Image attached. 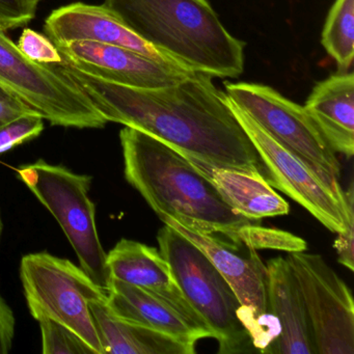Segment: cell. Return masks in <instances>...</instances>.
Returning a JSON list of instances; mask_svg holds the SVG:
<instances>
[{
  "label": "cell",
  "mask_w": 354,
  "mask_h": 354,
  "mask_svg": "<svg viewBox=\"0 0 354 354\" xmlns=\"http://www.w3.org/2000/svg\"><path fill=\"white\" fill-rule=\"evenodd\" d=\"M20 277L32 317L42 314L63 323L97 354H104L90 304L107 297V293L82 267L48 252H37L22 258Z\"/></svg>",
  "instance_id": "obj_7"
},
{
  "label": "cell",
  "mask_w": 354,
  "mask_h": 354,
  "mask_svg": "<svg viewBox=\"0 0 354 354\" xmlns=\"http://www.w3.org/2000/svg\"><path fill=\"white\" fill-rule=\"evenodd\" d=\"M337 250V260L350 271L354 270V225L344 233L337 234V238L333 243Z\"/></svg>",
  "instance_id": "obj_28"
},
{
  "label": "cell",
  "mask_w": 354,
  "mask_h": 354,
  "mask_svg": "<svg viewBox=\"0 0 354 354\" xmlns=\"http://www.w3.org/2000/svg\"><path fill=\"white\" fill-rule=\"evenodd\" d=\"M230 104L254 144L273 188L281 190L306 209L333 233H344L354 225L352 182L345 192L347 202L339 200L304 161L273 140L243 109L231 100Z\"/></svg>",
  "instance_id": "obj_9"
},
{
  "label": "cell",
  "mask_w": 354,
  "mask_h": 354,
  "mask_svg": "<svg viewBox=\"0 0 354 354\" xmlns=\"http://www.w3.org/2000/svg\"><path fill=\"white\" fill-rule=\"evenodd\" d=\"M32 3H34L35 6H37L38 7V3H40L41 0H30Z\"/></svg>",
  "instance_id": "obj_30"
},
{
  "label": "cell",
  "mask_w": 354,
  "mask_h": 354,
  "mask_svg": "<svg viewBox=\"0 0 354 354\" xmlns=\"http://www.w3.org/2000/svg\"><path fill=\"white\" fill-rule=\"evenodd\" d=\"M44 30L55 45L82 41L113 45L129 49L159 63L184 69L134 34L104 6L76 3L59 8L47 17Z\"/></svg>",
  "instance_id": "obj_14"
},
{
  "label": "cell",
  "mask_w": 354,
  "mask_h": 354,
  "mask_svg": "<svg viewBox=\"0 0 354 354\" xmlns=\"http://www.w3.org/2000/svg\"><path fill=\"white\" fill-rule=\"evenodd\" d=\"M17 46L24 55L37 63L53 65L63 62V57L55 43L48 37L30 28H24Z\"/></svg>",
  "instance_id": "obj_24"
},
{
  "label": "cell",
  "mask_w": 354,
  "mask_h": 354,
  "mask_svg": "<svg viewBox=\"0 0 354 354\" xmlns=\"http://www.w3.org/2000/svg\"><path fill=\"white\" fill-rule=\"evenodd\" d=\"M159 218L202 250L225 277L239 300L238 317L252 335L261 317L269 313L267 267L257 250L248 248V254H243L238 250L240 245L227 243L215 234L190 229L165 215Z\"/></svg>",
  "instance_id": "obj_11"
},
{
  "label": "cell",
  "mask_w": 354,
  "mask_h": 354,
  "mask_svg": "<svg viewBox=\"0 0 354 354\" xmlns=\"http://www.w3.org/2000/svg\"><path fill=\"white\" fill-rule=\"evenodd\" d=\"M15 333V318L7 302L0 297V354H7L11 349Z\"/></svg>",
  "instance_id": "obj_27"
},
{
  "label": "cell",
  "mask_w": 354,
  "mask_h": 354,
  "mask_svg": "<svg viewBox=\"0 0 354 354\" xmlns=\"http://www.w3.org/2000/svg\"><path fill=\"white\" fill-rule=\"evenodd\" d=\"M36 10L30 0H0V28L7 32L26 26L34 19Z\"/></svg>",
  "instance_id": "obj_25"
},
{
  "label": "cell",
  "mask_w": 354,
  "mask_h": 354,
  "mask_svg": "<svg viewBox=\"0 0 354 354\" xmlns=\"http://www.w3.org/2000/svg\"><path fill=\"white\" fill-rule=\"evenodd\" d=\"M32 113L37 111L21 99L0 86V128L21 115Z\"/></svg>",
  "instance_id": "obj_26"
},
{
  "label": "cell",
  "mask_w": 354,
  "mask_h": 354,
  "mask_svg": "<svg viewBox=\"0 0 354 354\" xmlns=\"http://www.w3.org/2000/svg\"><path fill=\"white\" fill-rule=\"evenodd\" d=\"M72 80L107 122L150 134L183 154L217 167L268 174L252 140L213 76L194 72L165 88L119 86L80 71L67 62L53 64Z\"/></svg>",
  "instance_id": "obj_1"
},
{
  "label": "cell",
  "mask_w": 354,
  "mask_h": 354,
  "mask_svg": "<svg viewBox=\"0 0 354 354\" xmlns=\"http://www.w3.org/2000/svg\"><path fill=\"white\" fill-rule=\"evenodd\" d=\"M157 242L186 299L218 342L219 353L256 351L238 317L237 296L204 252L167 225L159 230Z\"/></svg>",
  "instance_id": "obj_4"
},
{
  "label": "cell",
  "mask_w": 354,
  "mask_h": 354,
  "mask_svg": "<svg viewBox=\"0 0 354 354\" xmlns=\"http://www.w3.org/2000/svg\"><path fill=\"white\" fill-rule=\"evenodd\" d=\"M44 130V118L38 113L21 115L0 128V154L38 138Z\"/></svg>",
  "instance_id": "obj_23"
},
{
  "label": "cell",
  "mask_w": 354,
  "mask_h": 354,
  "mask_svg": "<svg viewBox=\"0 0 354 354\" xmlns=\"http://www.w3.org/2000/svg\"><path fill=\"white\" fill-rule=\"evenodd\" d=\"M90 310L104 354L196 353V345L115 316L107 306V297L93 300Z\"/></svg>",
  "instance_id": "obj_19"
},
{
  "label": "cell",
  "mask_w": 354,
  "mask_h": 354,
  "mask_svg": "<svg viewBox=\"0 0 354 354\" xmlns=\"http://www.w3.org/2000/svg\"><path fill=\"white\" fill-rule=\"evenodd\" d=\"M17 173L57 218L77 254L82 270L107 293L111 277L107 254L97 232L95 205L88 196L92 177L43 160L20 167Z\"/></svg>",
  "instance_id": "obj_5"
},
{
  "label": "cell",
  "mask_w": 354,
  "mask_h": 354,
  "mask_svg": "<svg viewBox=\"0 0 354 354\" xmlns=\"http://www.w3.org/2000/svg\"><path fill=\"white\" fill-rule=\"evenodd\" d=\"M233 243L252 250H277L283 252H304L306 242L301 238L281 230L261 227L259 223L241 227L229 238Z\"/></svg>",
  "instance_id": "obj_21"
},
{
  "label": "cell",
  "mask_w": 354,
  "mask_h": 354,
  "mask_svg": "<svg viewBox=\"0 0 354 354\" xmlns=\"http://www.w3.org/2000/svg\"><path fill=\"white\" fill-rule=\"evenodd\" d=\"M316 354H354V302L345 281L320 254L289 252Z\"/></svg>",
  "instance_id": "obj_10"
},
{
  "label": "cell",
  "mask_w": 354,
  "mask_h": 354,
  "mask_svg": "<svg viewBox=\"0 0 354 354\" xmlns=\"http://www.w3.org/2000/svg\"><path fill=\"white\" fill-rule=\"evenodd\" d=\"M183 155L214 185L223 201L246 218L258 221L265 217L281 216L290 212L289 204L262 176L217 167L190 155Z\"/></svg>",
  "instance_id": "obj_17"
},
{
  "label": "cell",
  "mask_w": 354,
  "mask_h": 354,
  "mask_svg": "<svg viewBox=\"0 0 354 354\" xmlns=\"http://www.w3.org/2000/svg\"><path fill=\"white\" fill-rule=\"evenodd\" d=\"M227 96L243 109L273 140L304 161L341 201V163L304 106L264 84L225 82Z\"/></svg>",
  "instance_id": "obj_6"
},
{
  "label": "cell",
  "mask_w": 354,
  "mask_h": 354,
  "mask_svg": "<svg viewBox=\"0 0 354 354\" xmlns=\"http://www.w3.org/2000/svg\"><path fill=\"white\" fill-rule=\"evenodd\" d=\"M304 109L335 153L353 156V73L341 72L317 84Z\"/></svg>",
  "instance_id": "obj_16"
},
{
  "label": "cell",
  "mask_w": 354,
  "mask_h": 354,
  "mask_svg": "<svg viewBox=\"0 0 354 354\" xmlns=\"http://www.w3.org/2000/svg\"><path fill=\"white\" fill-rule=\"evenodd\" d=\"M55 46L64 61L80 71L129 88L145 90L165 88L182 82L194 73L113 45L82 41Z\"/></svg>",
  "instance_id": "obj_12"
},
{
  "label": "cell",
  "mask_w": 354,
  "mask_h": 354,
  "mask_svg": "<svg viewBox=\"0 0 354 354\" xmlns=\"http://www.w3.org/2000/svg\"><path fill=\"white\" fill-rule=\"evenodd\" d=\"M129 30L184 69L236 78L245 43L232 36L207 0H105Z\"/></svg>",
  "instance_id": "obj_3"
},
{
  "label": "cell",
  "mask_w": 354,
  "mask_h": 354,
  "mask_svg": "<svg viewBox=\"0 0 354 354\" xmlns=\"http://www.w3.org/2000/svg\"><path fill=\"white\" fill-rule=\"evenodd\" d=\"M0 86L44 120L63 127L103 128L109 122L86 95L55 65L28 59L0 28Z\"/></svg>",
  "instance_id": "obj_8"
},
{
  "label": "cell",
  "mask_w": 354,
  "mask_h": 354,
  "mask_svg": "<svg viewBox=\"0 0 354 354\" xmlns=\"http://www.w3.org/2000/svg\"><path fill=\"white\" fill-rule=\"evenodd\" d=\"M322 45L339 71L346 72L351 67L354 59V0H335L325 22Z\"/></svg>",
  "instance_id": "obj_20"
},
{
  "label": "cell",
  "mask_w": 354,
  "mask_h": 354,
  "mask_svg": "<svg viewBox=\"0 0 354 354\" xmlns=\"http://www.w3.org/2000/svg\"><path fill=\"white\" fill-rule=\"evenodd\" d=\"M124 174L156 215L230 238L254 221L236 212L179 151L136 128L120 132Z\"/></svg>",
  "instance_id": "obj_2"
},
{
  "label": "cell",
  "mask_w": 354,
  "mask_h": 354,
  "mask_svg": "<svg viewBox=\"0 0 354 354\" xmlns=\"http://www.w3.org/2000/svg\"><path fill=\"white\" fill-rule=\"evenodd\" d=\"M107 306L123 320L165 333L190 345H196L200 339L208 337L162 300L119 279H111L107 291Z\"/></svg>",
  "instance_id": "obj_18"
},
{
  "label": "cell",
  "mask_w": 354,
  "mask_h": 354,
  "mask_svg": "<svg viewBox=\"0 0 354 354\" xmlns=\"http://www.w3.org/2000/svg\"><path fill=\"white\" fill-rule=\"evenodd\" d=\"M266 267L268 310L277 317L281 330L264 353L316 354L304 298L287 259H271Z\"/></svg>",
  "instance_id": "obj_15"
},
{
  "label": "cell",
  "mask_w": 354,
  "mask_h": 354,
  "mask_svg": "<svg viewBox=\"0 0 354 354\" xmlns=\"http://www.w3.org/2000/svg\"><path fill=\"white\" fill-rule=\"evenodd\" d=\"M1 233H3V221H1V215H0V239H1Z\"/></svg>",
  "instance_id": "obj_29"
},
{
  "label": "cell",
  "mask_w": 354,
  "mask_h": 354,
  "mask_svg": "<svg viewBox=\"0 0 354 354\" xmlns=\"http://www.w3.org/2000/svg\"><path fill=\"white\" fill-rule=\"evenodd\" d=\"M111 279L131 283L177 310L196 328L214 337L210 327L188 302L167 261L159 250L133 240L122 239L107 254Z\"/></svg>",
  "instance_id": "obj_13"
},
{
  "label": "cell",
  "mask_w": 354,
  "mask_h": 354,
  "mask_svg": "<svg viewBox=\"0 0 354 354\" xmlns=\"http://www.w3.org/2000/svg\"><path fill=\"white\" fill-rule=\"evenodd\" d=\"M34 318L40 324L43 353L97 354L84 339L63 323L42 314L36 315Z\"/></svg>",
  "instance_id": "obj_22"
}]
</instances>
